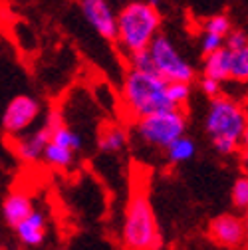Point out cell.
Instances as JSON below:
<instances>
[{"label":"cell","mask_w":248,"mask_h":250,"mask_svg":"<svg viewBox=\"0 0 248 250\" xmlns=\"http://www.w3.org/2000/svg\"><path fill=\"white\" fill-rule=\"evenodd\" d=\"M121 102L133 121L177 107L169 98V82L157 72L129 70L121 83Z\"/></svg>","instance_id":"obj_1"},{"label":"cell","mask_w":248,"mask_h":250,"mask_svg":"<svg viewBox=\"0 0 248 250\" xmlns=\"http://www.w3.org/2000/svg\"><path fill=\"white\" fill-rule=\"evenodd\" d=\"M163 16L149 0H131L117 12V42L127 54L145 50L157 38Z\"/></svg>","instance_id":"obj_2"},{"label":"cell","mask_w":248,"mask_h":250,"mask_svg":"<svg viewBox=\"0 0 248 250\" xmlns=\"http://www.w3.org/2000/svg\"><path fill=\"white\" fill-rule=\"evenodd\" d=\"M121 242L125 250H159L161 248V230L155 218L151 201L143 189H135L123 212L121 225Z\"/></svg>","instance_id":"obj_3"},{"label":"cell","mask_w":248,"mask_h":250,"mask_svg":"<svg viewBox=\"0 0 248 250\" xmlns=\"http://www.w3.org/2000/svg\"><path fill=\"white\" fill-rule=\"evenodd\" d=\"M135 133L145 145L153 149H167L175 139L187 133L185 107L165 109L135 119Z\"/></svg>","instance_id":"obj_4"},{"label":"cell","mask_w":248,"mask_h":250,"mask_svg":"<svg viewBox=\"0 0 248 250\" xmlns=\"http://www.w3.org/2000/svg\"><path fill=\"white\" fill-rule=\"evenodd\" d=\"M248 127V111L242 104L232 98L219 96L210 100L207 115H205V131L210 139L227 137L234 141H242V135Z\"/></svg>","instance_id":"obj_5"},{"label":"cell","mask_w":248,"mask_h":250,"mask_svg":"<svg viewBox=\"0 0 248 250\" xmlns=\"http://www.w3.org/2000/svg\"><path fill=\"white\" fill-rule=\"evenodd\" d=\"M153 62H155V70L161 78L167 82H191L195 80V68L189 64L187 60L181 56V52L175 48V44L163 36L157 34L149 46Z\"/></svg>","instance_id":"obj_6"},{"label":"cell","mask_w":248,"mask_h":250,"mask_svg":"<svg viewBox=\"0 0 248 250\" xmlns=\"http://www.w3.org/2000/svg\"><path fill=\"white\" fill-rule=\"evenodd\" d=\"M40 111H42V105L32 96H24L22 93V96L12 98L2 113L4 133L10 137L22 135L24 131L32 127V123H36V119L40 117Z\"/></svg>","instance_id":"obj_7"},{"label":"cell","mask_w":248,"mask_h":250,"mask_svg":"<svg viewBox=\"0 0 248 250\" xmlns=\"http://www.w3.org/2000/svg\"><path fill=\"white\" fill-rule=\"evenodd\" d=\"M208 238L214 244H219L223 248H228V250L240 248L248 240L242 216L232 214V212L216 214L208 223Z\"/></svg>","instance_id":"obj_8"},{"label":"cell","mask_w":248,"mask_h":250,"mask_svg":"<svg viewBox=\"0 0 248 250\" xmlns=\"http://www.w3.org/2000/svg\"><path fill=\"white\" fill-rule=\"evenodd\" d=\"M80 6L83 18L102 38L117 42V12H113L107 0H82Z\"/></svg>","instance_id":"obj_9"},{"label":"cell","mask_w":248,"mask_h":250,"mask_svg":"<svg viewBox=\"0 0 248 250\" xmlns=\"http://www.w3.org/2000/svg\"><path fill=\"white\" fill-rule=\"evenodd\" d=\"M52 129L48 127V125L44 123L40 129L32 131V133H28L20 139H16L14 143V153H16V157L24 163H36L44 157V149L46 145L52 141Z\"/></svg>","instance_id":"obj_10"},{"label":"cell","mask_w":248,"mask_h":250,"mask_svg":"<svg viewBox=\"0 0 248 250\" xmlns=\"http://www.w3.org/2000/svg\"><path fill=\"white\" fill-rule=\"evenodd\" d=\"M18 240L28 246V248H36V246H42L46 242V236H48V216L44 210L40 208H34V212L26 216L24 221L14 229Z\"/></svg>","instance_id":"obj_11"},{"label":"cell","mask_w":248,"mask_h":250,"mask_svg":"<svg viewBox=\"0 0 248 250\" xmlns=\"http://www.w3.org/2000/svg\"><path fill=\"white\" fill-rule=\"evenodd\" d=\"M34 201L22 191H12L2 201V216L10 229H16L26 216L34 212Z\"/></svg>","instance_id":"obj_12"},{"label":"cell","mask_w":248,"mask_h":250,"mask_svg":"<svg viewBox=\"0 0 248 250\" xmlns=\"http://www.w3.org/2000/svg\"><path fill=\"white\" fill-rule=\"evenodd\" d=\"M127 143H129V133L119 123L105 125L98 135V149L102 153H119Z\"/></svg>","instance_id":"obj_13"},{"label":"cell","mask_w":248,"mask_h":250,"mask_svg":"<svg viewBox=\"0 0 248 250\" xmlns=\"http://www.w3.org/2000/svg\"><path fill=\"white\" fill-rule=\"evenodd\" d=\"M203 58H205V62H203V74L205 76L216 78L221 82L230 80V50L227 46L212 52V54H207Z\"/></svg>","instance_id":"obj_14"},{"label":"cell","mask_w":248,"mask_h":250,"mask_svg":"<svg viewBox=\"0 0 248 250\" xmlns=\"http://www.w3.org/2000/svg\"><path fill=\"white\" fill-rule=\"evenodd\" d=\"M42 161L54 169H62V171H66L74 165L76 161V151L70 149V147H64V145H60L56 141H50L44 149V157Z\"/></svg>","instance_id":"obj_15"},{"label":"cell","mask_w":248,"mask_h":250,"mask_svg":"<svg viewBox=\"0 0 248 250\" xmlns=\"http://www.w3.org/2000/svg\"><path fill=\"white\" fill-rule=\"evenodd\" d=\"M165 151H167V161L171 165H181V163L191 161L197 155V143H195V139L183 135V137L175 139Z\"/></svg>","instance_id":"obj_16"},{"label":"cell","mask_w":248,"mask_h":250,"mask_svg":"<svg viewBox=\"0 0 248 250\" xmlns=\"http://www.w3.org/2000/svg\"><path fill=\"white\" fill-rule=\"evenodd\" d=\"M230 80L248 83V44L238 50H230Z\"/></svg>","instance_id":"obj_17"},{"label":"cell","mask_w":248,"mask_h":250,"mask_svg":"<svg viewBox=\"0 0 248 250\" xmlns=\"http://www.w3.org/2000/svg\"><path fill=\"white\" fill-rule=\"evenodd\" d=\"M52 141H56V143H60V145H64V147H70V149H74L76 153H78V151L82 149V145H83L82 135L76 133L72 127H68V123H66V125H62V127H58V129L52 133Z\"/></svg>","instance_id":"obj_18"},{"label":"cell","mask_w":248,"mask_h":250,"mask_svg":"<svg viewBox=\"0 0 248 250\" xmlns=\"http://www.w3.org/2000/svg\"><path fill=\"white\" fill-rule=\"evenodd\" d=\"M230 201H232L234 208H240V210L248 208V173L236 177V181L232 183Z\"/></svg>","instance_id":"obj_19"},{"label":"cell","mask_w":248,"mask_h":250,"mask_svg":"<svg viewBox=\"0 0 248 250\" xmlns=\"http://www.w3.org/2000/svg\"><path fill=\"white\" fill-rule=\"evenodd\" d=\"M191 82H169V98L177 107H185L191 100Z\"/></svg>","instance_id":"obj_20"},{"label":"cell","mask_w":248,"mask_h":250,"mask_svg":"<svg viewBox=\"0 0 248 250\" xmlns=\"http://www.w3.org/2000/svg\"><path fill=\"white\" fill-rule=\"evenodd\" d=\"M129 66H131V70H137V72H157L155 70V62H153L149 48L131 52L129 54Z\"/></svg>","instance_id":"obj_21"},{"label":"cell","mask_w":248,"mask_h":250,"mask_svg":"<svg viewBox=\"0 0 248 250\" xmlns=\"http://www.w3.org/2000/svg\"><path fill=\"white\" fill-rule=\"evenodd\" d=\"M203 30H208V32H214V34H221L227 38V34L232 30V22L227 14H214L210 16L207 22H205V28Z\"/></svg>","instance_id":"obj_22"},{"label":"cell","mask_w":248,"mask_h":250,"mask_svg":"<svg viewBox=\"0 0 248 250\" xmlns=\"http://www.w3.org/2000/svg\"><path fill=\"white\" fill-rule=\"evenodd\" d=\"M225 36L221 34H214V32H208V30H203V36H201V54L207 56V54H212L216 50L225 48Z\"/></svg>","instance_id":"obj_23"},{"label":"cell","mask_w":248,"mask_h":250,"mask_svg":"<svg viewBox=\"0 0 248 250\" xmlns=\"http://www.w3.org/2000/svg\"><path fill=\"white\" fill-rule=\"evenodd\" d=\"M212 143V149L223 155V157H230V155H236L240 149H242V143L240 141H234V139H227V137H214L210 139Z\"/></svg>","instance_id":"obj_24"},{"label":"cell","mask_w":248,"mask_h":250,"mask_svg":"<svg viewBox=\"0 0 248 250\" xmlns=\"http://www.w3.org/2000/svg\"><path fill=\"white\" fill-rule=\"evenodd\" d=\"M199 85H201V91L205 93L208 100H214V98L223 96V82L216 80V78H210V76H205V74H203Z\"/></svg>","instance_id":"obj_25"},{"label":"cell","mask_w":248,"mask_h":250,"mask_svg":"<svg viewBox=\"0 0 248 250\" xmlns=\"http://www.w3.org/2000/svg\"><path fill=\"white\" fill-rule=\"evenodd\" d=\"M246 44H248V34L244 32V30H240V28H232L230 32L227 34L225 46H227L228 50H238V48H242V46H246Z\"/></svg>","instance_id":"obj_26"},{"label":"cell","mask_w":248,"mask_h":250,"mask_svg":"<svg viewBox=\"0 0 248 250\" xmlns=\"http://www.w3.org/2000/svg\"><path fill=\"white\" fill-rule=\"evenodd\" d=\"M240 143H242V149H244V151H248V127H246V131H244V135H242V141H240Z\"/></svg>","instance_id":"obj_27"},{"label":"cell","mask_w":248,"mask_h":250,"mask_svg":"<svg viewBox=\"0 0 248 250\" xmlns=\"http://www.w3.org/2000/svg\"><path fill=\"white\" fill-rule=\"evenodd\" d=\"M242 167L248 173V151H244V155H242Z\"/></svg>","instance_id":"obj_28"},{"label":"cell","mask_w":248,"mask_h":250,"mask_svg":"<svg viewBox=\"0 0 248 250\" xmlns=\"http://www.w3.org/2000/svg\"><path fill=\"white\" fill-rule=\"evenodd\" d=\"M242 221H244V227H246V238H248V208H246L244 214H242Z\"/></svg>","instance_id":"obj_29"}]
</instances>
